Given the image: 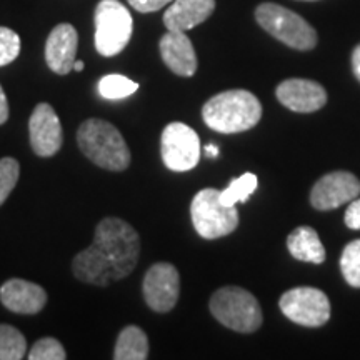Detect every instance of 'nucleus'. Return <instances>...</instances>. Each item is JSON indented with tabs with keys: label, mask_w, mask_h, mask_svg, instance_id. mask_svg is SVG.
<instances>
[{
	"label": "nucleus",
	"mask_w": 360,
	"mask_h": 360,
	"mask_svg": "<svg viewBox=\"0 0 360 360\" xmlns=\"http://www.w3.org/2000/svg\"><path fill=\"white\" fill-rule=\"evenodd\" d=\"M139 255L141 237L137 231L122 219L107 217L96 227L92 245L72 260V270L80 282L107 287L132 274Z\"/></svg>",
	"instance_id": "1"
},
{
	"label": "nucleus",
	"mask_w": 360,
	"mask_h": 360,
	"mask_svg": "<svg viewBox=\"0 0 360 360\" xmlns=\"http://www.w3.org/2000/svg\"><path fill=\"white\" fill-rule=\"evenodd\" d=\"M262 105L249 90H225L205 102L202 119L215 132L238 134L259 124Z\"/></svg>",
	"instance_id": "2"
},
{
	"label": "nucleus",
	"mask_w": 360,
	"mask_h": 360,
	"mask_svg": "<svg viewBox=\"0 0 360 360\" xmlns=\"http://www.w3.org/2000/svg\"><path fill=\"white\" fill-rule=\"evenodd\" d=\"M80 150L98 167L122 172L130 165V150L122 134L110 122L89 119L77 130Z\"/></svg>",
	"instance_id": "3"
},
{
	"label": "nucleus",
	"mask_w": 360,
	"mask_h": 360,
	"mask_svg": "<svg viewBox=\"0 0 360 360\" xmlns=\"http://www.w3.org/2000/svg\"><path fill=\"white\" fill-rule=\"evenodd\" d=\"M210 312L222 326L250 334L262 326V309L259 300L242 287L229 285L219 289L210 299Z\"/></svg>",
	"instance_id": "4"
},
{
	"label": "nucleus",
	"mask_w": 360,
	"mask_h": 360,
	"mask_svg": "<svg viewBox=\"0 0 360 360\" xmlns=\"http://www.w3.org/2000/svg\"><path fill=\"white\" fill-rule=\"evenodd\" d=\"M255 19L267 34L297 51H312L317 45V32L307 20L277 4H260Z\"/></svg>",
	"instance_id": "5"
},
{
	"label": "nucleus",
	"mask_w": 360,
	"mask_h": 360,
	"mask_svg": "<svg viewBox=\"0 0 360 360\" xmlns=\"http://www.w3.org/2000/svg\"><path fill=\"white\" fill-rule=\"evenodd\" d=\"M96 49L103 57L119 56L134 32V19L119 0H101L96 8Z\"/></svg>",
	"instance_id": "6"
},
{
	"label": "nucleus",
	"mask_w": 360,
	"mask_h": 360,
	"mask_svg": "<svg viewBox=\"0 0 360 360\" xmlns=\"http://www.w3.org/2000/svg\"><path fill=\"white\" fill-rule=\"evenodd\" d=\"M191 217L197 233L207 240L229 236L238 225L236 205H224L217 188H204L195 193L191 205Z\"/></svg>",
	"instance_id": "7"
},
{
	"label": "nucleus",
	"mask_w": 360,
	"mask_h": 360,
	"mask_svg": "<svg viewBox=\"0 0 360 360\" xmlns=\"http://www.w3.org/2000/svg\"><path fill=\"white\" fill-rule=\"evenodd\" d=\"M160 154L165 167L187 172L200 160V139L195 130L182 122H172L162 132Z\"/></svg>",
	"instance_id": "8"
},
{
	"label": "nucleus",
	"mask_w": 360,
	"mask_h": 360,
	"mask_svg": "<svg viewBox=\"0 0 360 360\" xmlns=\"http://www.w3.org/2000/svg\"><path fill=\"white\" fill-rule=\"evenodd\" d=\"M278 305L289 321L304 327H321L330 319L328 297L314 287H297L285 292Z\"/></svg>",
	"instance_id": "9"
},
{
	"label": "nucleus",
	"mask_w": 360,
	"mask_h": 360,
	"mask_svg": "<svg viewBox=\"0 0 360 360\" xmlns=\"http://www.w3.org/2000/svg\"><path fill=\"white\" fill-rule=\"evenodd\" d=\"M143 299L154 312L165 314L175 307L180 294L179 270L169 262L154 264L143 277Z\"/></svg>",
	"instance_id": "10"
},
{
	"label": "nucleus",
	"mask_w": 360,
	"mask_h": 360,
	"mask_svg": "<svg viewBox=\"0 0 360 360\" xmlns=\"http://www.w3.org/2000/svg\"><path fill=\"white\" fill-rule=\"evenodd\" d=\"M360 180L354 174L337 170L317 180L310 192V204L317 210H332L357 199Z\"/></svg>",
	"instance_id": "11"
},
{
	"label": "nucleus",
	"mask_w": 360,
	"mask_h": 360,
	"mask_svg": "<svg viewBox=\"0 0 360 360\" xmlns=\"http://www.w3.org/2000/svg\"><path fill=\"white\" fill-rule=\"evenodd\" d=\"M29 135L32 150L40 157H52L64 142L62 124L49 103H39L29 120Z\"/></svg>",
	"instance_id": "12"
},
{
	"label": "nucleus",
	"mask_w": 360,
	"mask_h": 360,
	"mask_svg": "<svg viewBox=\"0 0 360 360\" xmlns=\"http://www.w3.org/2000/svg\"><path fill=\"white\" fill-rule=\"evenodd\" d=\"M277 98L289 110L310 114L327 103V92L321 84L307 79H289L277 87Z\"/></svg>",
	"instance_id": "13"
},
{
	"label": "nucleus",
	"mask_w": 360,
	"mask_h": 360,
	"mask_svg": "<svg viewBox=\"0 0 360 360\" xmlns=\"http://www.w3.org/2000/svg\"><path fill=\"white\" fill-rule=\"evenodd\" d=\"M77 44L79 35L74 25L58 24L52 29L45 44V60L49 69L58 75L70 74L77 53Z\"/></svg>",
	"instance_id": "14"
},
{
	"label": "nucleus",
	"mask_w": 360,
	"mask_h": 360,
	"mask_svg": "<svg viewBox=\"0 0 360 360\" xmlns=\"http://www.w3.org/2000/svg\"><path fill=\"white\" fill-rule=\"evenodd\" d=\"M0 302L11 312L34 315L47 304V292L34 282L11 278L0 287Z\"/></svg>",
	"instance_id": "15"
},
{
	"label": "nucleus",
	"mask_w": 360,
	"mask_h": 360,
	"mask_svg": "<svg viewBox=\"0 0 360 360\" xmlns=\"http://www.w3.org/2000/svg\"><path fill=\"white\" fill-rule=\"evenodd\" d=\"M165 65L180 77H192L197 70V56L186 32L169 30L159 44Z\"/></svg>",
	"instance_id": "16"
},
{
	"label": "nucleus",
	"mask_w": 360,
	"mask_h": 360,
	"mask_svg": "<svg viewBox=\"0 0 360 360\" xmlns=\"http://www.w3.org/2000/svg\"><path fill=\"white\" fill-rule=\"evenodd\" d=\"M215 0H174L164 13L167 30L187 32L212 15Z\"/></svg>",
	"instance_id": "17"
},
{
	"label": "nucleus",
	"mask_w": 360,
	"mask_h": 360,
	"mask_svg": "<svg viewBox=\"0 0 360 360\" xmlns=\"http://www.w3.org/2000/svg\"><path fill=\"white\" fill-rule=\"evenodd\" d=\"M287 247L292 257L302 262H312V264H322L326 260V249H323L319 233L314 231L312 227L295 229L287 238Z\"/></svg>",
	"instance_id": "18"
},
{
	"label": "nucleus",
	"mask_w": 360,
	"mask_h": 360,
	"mask_svg": "<svg viewBox=\"0 0 360 360\" xmlns=\"http://www.w3.org/2000/svg\"><path fill=\"white\" fill-rule=\"evenodd\" d=\"M148 357V340L146 332L137 326H127L115 342V360H146Z\"/></svg>",
	"instance_id": "19"
},
{
	"label": "nucleus",
	"mask_w": 360,
	"mask_h": 360,
	"mask_svg": "<svg viewBox=\"0 0 360 360\" xmlns=\"http://www.w3.org/2000/svg\"><path fill=\"white\" fill-rule=\"evenodd\" d=\"M257 175L247 172L240 177L233 179L231 184H229L227 188H224L220 192V202L224 205H236L238 202H244L249 200V197L254 193L255 188H257Z\"/></svg>",
	"instance_id": "20"
},
{
	"label": "nucleus",
	"mask_w": 360,
	"mask_h": 360,
	"mask_svg": "<svg viewBox=\"0 0 360 360\" xmlns=\"http://www.w3.org/2000/svg\"><path fill=\"white\" fill-rule=\"evenodd\" d=\"M27 340L15 327L0 323V360H20L25 357Z\"/></svg>",
	"instance_id": "21"
},
{
	"label": "nucleus",
	"mask_w": 360,
	"mask_h": 360,
	"mask_svg": "<svg viewBox=\"0 0 360 360\" xmlns=\"http://www.w3.org/2000/svg\"><path fill=\"white\" fill-rule=\"evenodd\" d=\"M139 84L134 82L120 74H110L101 79L98 82V94L101 97L107 101H120V98H127L132 94L137 92Z\"/></svg>",
	"instance_id": "22"
},
{
	"label": "nucleus",
	"mask_w": 360,
	"mask_h": 360,
	"mask_svg": "<svg viewBox=\"0 0 360 360\" xmlns=\"http://www.w3.org/2000/svg\"><path fill=\"white\" fill-rule=\"evenodd\" d=\"M340 269L347 283L352 287H360V238L350 242L342 252Z\"/></svg>",
	"instance_id": "23"
},
{
	"label": "nucleus",
	"mask_w": 360,
	"mask_h": 360,
	"mask_svg": "<svg viewBox=\"0 0 360 360\" xmlns=\"http://www.w3.org/2000/svg\"><path fill=\"white\" fill-rule=\"evenodd\" d=\"M20 175L19 162L12 157H4L0 159V205L7 200L13 187L17 186V180Z\"/></svg>",
	"instance_id": "24"
},
{
	"label": "nucleus",
	"mask_w": 360,
	"mask_h": 360,
	"mask_svg": "<svg viewBox=\"0 0 360 360\" xmlns=\"http://www.w3.org/2000/svg\"><path fill=\"white\" fill-rule=\"evenodd\" d=\"M27 357L30 360H64L67 359V354L65 349L62 347V344L57 339H53V337H44V339L35 342Z\"/></svg>",
	"instance_id": "25"
},
{
	"label": "nucleus",
	"mask_w": 360,
	"mask_h": 360,
	"mask_svg": "<svg viewBox=\"0 0 360 360\" xmlns=\"http://www.w3.org/2000/svg\"><path fill=\"white\" fill-rule=\"evenodd\" d=\"M20 53V37L7 27H0V67L12 64Z\"/></svg>",
	"instance_id": "26"
},
{
	"label": "nucleus",
	"mask_w": 360,
	"mask_h": 360,
	"mask_svg": "<svg viewBox=\"0 0 360 360\" xmlns=\"http://www.w3.org/2000/svg\"><path fill=\"white\" fill-rule=\"evenodd\" d=\"M127 2L132 6L137 12L148 13V12H157L160 11L162 7L169 6L174 0H127Z\"/></svg>",
	"instance_id": "27"
},
{
	"label": "nucleus",
	"mask_w": 360,
	"mask_h": 360,
	"mask_svg": "<svg viewBox=\"0 0 360 360\" xmlns=\"http://www.w3.org/2000/svg\"><path fill=\"white\" fill-rule=\"evenodd\" d=\"M345 225L352 231H360V199H354L345 212Z\"/></svg>",
	"instance_id": "28"
},
{
	"label": "nucleus",
	"mask_w": 360,
	"mask_h": 360,
	"mask_svg": "<svg viewBox=\"0 0 360 360\" xmlns=\"http://www.w3.org/2000/svg\"><path fill=\"white\" fill-rule=\"evenodd\" d=\"M7 119H8V102L2 85H0V125L6 124Z\"/></svg>",
	"instance_id": "29"
},
{
	"label": "nucleus",
	"mask_w": 360,
	"mask_h": 360,
	"mask_svg": "<svg viewBox=\"0 0 360 360\" xmlns=\"http://www.w3.org/2000/svg\"><path fill=\"white\" fill-rule=\"evenodd\" d=\"M352 69H354L355 77L360 80V44L354 49L352 52Z\"/></svg>",
	"instance_id": "30"
},
{
	"label": "nucleus",
	"mask_w": 360,
	"mask_h": 360,
	"mask_svg": "<svg viewBox=\"0 0 360 360\" xmlns=\"http://www.w3.org/2000/svg\"><path fill=\"white\" fill-rule=\"evenodd\" d=\"M205 154L209 157H217L219 155V147L217 146H207Z\"/></svg>",
	"instance_id": "31"
},
{
	"label": "nucleus",
	"mask_w": 360,
	"mask_h": 360,
	"mask_svg": "<svg viewBox=\"0 0 360 360\" xmlns=\"http://www.w3.org/2000/svg\"><path fill=\"white\" fill-rule=\"evenodd\" d=\"M84 62L82 60H75L74 62V67H72V70H75V72H82L84 70Z\"/></svg>",
	"instance_id": "32"
},
{
	"label": "nucleus",
	"mask_w": 360,
	"mask_h": 360,
	"mask_svg": "<svg viewBox=\"0 0 360 360\" xmlns=\"http://www.w3.org/2000/svg\"><path fill=\"white\" fill-rule=\"evenodd\" d=\"M309 2H312V0H309Z\"/></svg>",
	"instance_id": "33"
}]
</instances>
